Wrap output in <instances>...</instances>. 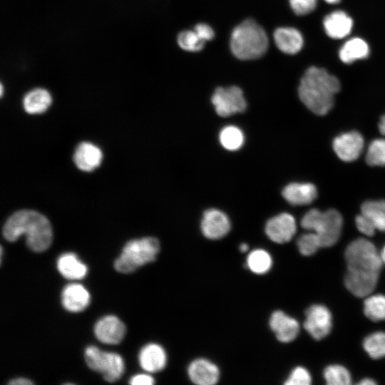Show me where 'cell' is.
<instances>
[{
	"label": "cell",
	"mask_w": 385,
	"mask_h": 385,
	"mask_svg": "<svg viewBox=\"0 0 385 385\" xmlns=\"http://www.w3.org/2000/svg\"><path fill=\"white\" fill-rule=\"evenodd\" d=\"M312 383V377L309 371L304 367H295L287 380L285 385H309Z\"/></svg>",
	"instance_id": "34"
},
{
	"label": "cell",
	"mask_w": 385,
	"mask_h": 385,
	"mask_svg": "<svg viewBox=\"0 0 385 385\" xmlns=\"http://www.w3.org/2000/svg\"><path fill=\"white\" fill-rule=\"evenodd\" d=\"M190 381L197 385H213L220 379V370L212 361L199 358L190 362L188 368Z\"/></svg>",
	"instance_id": "15"
},
{
	"label": "cell",
	"mask_w": 385,
	"mask_h": 385,
	"mask_svg": "<svg viewBox=\"0 0 385 385\" xmlns=\"http://www.w3.org/2000/svg\"><path fill=\"white\" fill-rule=\"evenodd\" d=\"M101 150L91 143L83 142L76 148L73 160L77 168L85 172H91L101 163Z\"/></svg>",
	"instance_id": "16"
},
{
	"label": "cell",
	"mask_w": 385,
	"mask_h": 385,
	"mask_svg": "<svg viewBox=\"0 0 385 385\" xmlns=\"http://www.w3.org/2000/svg\"><path fill=\"white\" fill-rule=\"evenodd\" d=\"M200 228L205 237L210 240H218L224 237L229 232L230 222L228 217L222 211L209 209L203 214Z\"/></svg>",
	"instance_id": "12"
},
{
	"label": "cell",
	"mask_w": 385,
	"mask_h": 385,
	"mask_svg": "<svg viewBox=\"0 0 385 385\" xmlns=\"http://www.w3.org/2000/svg\"><path fill=\"white\" fill-rule=\"evenodd\" d=\"M269 325L275 334L277 340L283 343L293 341L299 331V322L282 310L272 312L269 320Z\"/></svg>",
	"instance_id": "14"
},
{
	"label": "cell",
	"mask_w": 385,
	"mask_h": 385,
	"mask_svg": "<svg viewBox=\"0 0 385 385\" xmlns=\"http://www.w3.org/2000/svg\"><path fill=\"white\" fill-rule=\"evenodd\" d=\"M246 265L253 273L263 274L271 269L272 259L267 251L263 249H256L248 255Z\"/></svg>",
	"instance_id": "26"
},
{
	"label": "cell",
	"mask_w": 385,
	"mask_h": 385,
	"mask_svg": "<svg viewBox=\"0 0 385 385\" xmlns=\"http://www.w3.org/2000/svg\"><path fill=\"white\" fill-rule=\"evenodd\" d=\"M33 384L34 383L31 380L26 378H22V377L11 379L8 383V384H10V385H31Z\"/></svg>",
	"instance_id": "39"
},
{
	"label": "cell",
	"mask_w": 385,
	"mask_h": 385,
	"mask_svg": "<svg viewBox=\"0 0 385 385\" xmlns=\"http://www.w3.org/2000/svg\"><path fill=\"white\" fill-rule=\"evenodd\" d=\"M283 197L294 205H304L312 202L317 196L314 185L309 183H292L282 190Z\"/></svg>",
	"instance_id": "18"
},
{
	"label": "cell",
	"mask_w": 385,
	"mask_h": 385,
	"mask_svg": "<svg viewBox=\"0 0 385 385\" xmlns=\"http://www.w3.org/2000/svg\"><path fill=\"white\" fill-rule=\"evenodd\" d=\"M344 257L346 287L358 297H367L374 290L384 265L380 254L371 241L359 238L347 246Z\"/></svg>",
	"instance_id": "1"
},
{
	"label": "cell",
	"mask_w": 385,
	"mask_h": 385,
	"mask_svg": "<svg viewBox=\"0 0 385 385\" xmlns=\"http://www.w3.org/2000/svg\"><path fill=\"white\" fill-rule=\"evenodd\" d=\"M221 145L227 150H237L244 143V135L242 130L234 125H227L222 129L219 135Z\"/></svg>",
	"instance_id": "28"
},
{
	"label": "cell",
	"mask_w": 385,
	"mask_h": 385,
	"mask_svg": "<svg viewBox=\"0 0 385 385\" xmlns=\"http://www.w3.org/2000/svg\"><path fill=\"white\" fill-rule=\"evenodd\" d=\"M379 129L380 133L385 135V115L381 117V119L379 123Z\"/></svg>",
	"instance_id": "40"
},
{
	"label": "cell",
	"mask_w": 385,
	"mask_h": 385,
	"mask_svg": "<svg viewBox=\"0 0 385 385\" xmlns=\"http://www.w3.org/2000/svg\"><path fill=\"white\" fill-rule=\"evenodd\" d=\"M324 1L327 2L328 4H337L340 1V0H324Z\"/></svg>",
	"instance_id": "44"
},
{
	"label": "cell",
	"mask_w": 385,
	"mask_h": 385,
	"mask_svg": "<svg viewBox=\"0 0 385 385\" xmlns=\"http://www.w3.org/2000/svg\"><path fill=\"white\" fill-rule=\"evenodd\" d=\"M211 100L216 113L222 117L242 113L247 107L242 91L237 86L216 88Z\"/></svg>",
	"instance_id": "8"
},
{
	"label": "cell",
	"mask_w": 385,
	"mask_h": 385,
	"mask_svg": "<svg viewBox=\"0 0 385 385\" xmlns=\"http://www.w3.org/2000/svg\"><path fill=\"white\" fill-rule=\"evenodd\" d=\"M125 326L115 316L108 315L99 319L94 326L96 338L104 344H117L123 339Z\"/></svg>",
	"instance_id": "13"
},
{
	"label": "cell",
	"mask_w": 385,
	"mask_h": 385,
	"mask_svg": "<svg viewBox=\"0 0 385 385\" xmlns=\"http://www.w3.org/2000/svg\"><path fill=\"white\" fill-rule=\"evenodd\" d=\"M63 307L72 312H81L89 304L90 295L80 284H70L64 287L61 294Z\"/></svg>",
	"instance_id": "19"
},
{
	"label": "cell",
	"mask_w": 385,
	"mask_h": 385,
	"mask_svg": "<svg viewBox=\"0 0 385 385\" xmlns=\"http://www.w3.org/2000/svg\"><path fill=\"white\" fill-rule=\"evenodd\" d=\"M300 224L304 229L317 235L322 247H331L340 237L343 219L341 214L334 209L322 212L314 208L303 216Z\"/></svg>",
	"instance_id": "6"
},
{
	"label": "cell",
	"mask_w": 385,
	"mask_h": 385,
	"mask_svg": "<svg viewBox=\"0 0 385 385\" xmlns=\"http://www.w3.org/2000/svg\"><path fill=\"white\" fill-rule=\"evenodd\" d=\"M268 48V38L262 26L252 19H247L237 26L232 32L230 48L241 60L261 57Z\"/></svg>",
	"instance_id": "4"
},
{
	"label": "cell",
	"mask_w": 385,
	"mask_h": 385,
	"mask_svg": "<svg viewBox=\"0 0 385 385\" xmlns=\"http://www.w3.org/2000/svg\"><path fill=\"white\" fill-rule=\"evenodd\" d=\"M361 213L365 215L379 231H385V200H369L361 207Z\"/></svg>",
	"instance_id": "25"
},
{
	"label": "cell",
	"mask_w": 385,
	"mask_h": 385,
	"mask_svg": "<svg viewBox=\"0 0 385 385\" xmlns=\"http://www.w3.org/2000/svg\"><path fill=\"white\" fill-rule=\"evenodd\" d=\"M364 350L370 357L378 359L385 356V332H376L368 335L363 342Z\"/></svg>",
	"instance_id": "29"
},
{
	"label": "cell",
	"mask_w": 385,
	"mask_h": 385,
	"mask_svg": "<svg viewBox=\"0 0 385 385\" xmlns=\"http://www.w3.org/2000/svg\"><path fill=\"white\" fill-rule=\"evenodd\" d=\"M2 233L9 241H16L22 234L26 237L27 247L34 252L47 250L52 241V229L48 220L42 214L30 210L14 212L5 222Z\"/></svg>",
	"instance_id": "2"
},
{
	"label": "cell",
	"mask_w": 385,
	"mask_h": 385,
	"mask_svg": "<svg viewBox=\"0 0 385 385\" xmlns=\"http://www.w3.org/2000/svg\"><path fill=\"white\" fill-rule=\"evenodd\" d=\"M366 161L371 166L385 165V139H375L369 144Z\"/></svg>",
	"instance_id": "31"
},
{
	"label": "cell",
	"mask_w": 385,
	"mask_h": 385,
	"mask_svg": "<svg viewBox=\"0 0 385 385\" xmlns=\"http://www.w3.org/2000/svg\"><path fill=\"white\" fill-rule=\"evenodd\" d=\"M265 233L274 242H288L294 237L297 225L294 217L289 213H281L270 218L265 225Z\"/></svg>",
	"instance_id": "10"
},
{
	"label": "cell",
	"mask_w": 385,
	"mask_h": 385,
	"mask_svg": "<svg viewBox=\"0 0 385 385\" xmlns=\"http://www.w3.org/2000/svg\"><path fill=\"white\" fill-rule=\"evenodd\" d=\"M59 272L69 279H80L87 273L86 266L78 260L74 253H65L57 261Z\"/></svg>",
	"instance_id": "23"
},
{
	"label": "cell",
	"mask_w": 385,
	"mask_h": 385,
	"mask_svg": "<svg viewBox=\"0 0 385 385\" xmlns=\"http://www.w3.org/2000/svg\"><path fill=\"white\" fill-rule=\"evenodd\" d=\"M159 251L160 243L155 237H145L130 240L115 260L114 267L120 273L133 272L145 264L154 262Z\"/></svg>",
	"instance_id": "5"
},
{
	"label": "cell",
	"mask_w": 385,
	"mask_h": 385,
	"mask_svg": "<svg viewBox=\"0 0 385 385\" xmlns=\"http://www.w3.org/2000/svg\"><path fill=\"white\" fill-rule=\"evenodd\" d=\"M339 89L340 83L336 76L322 68L311 66L301 78L298 93L308 109L323 115L332 108L334 95Z\"/></svg>",
	"instance_id": "3"
},
{
	"label": "cell",
	"mask_w": 385,
	"mask_h": 385,
	"mask_svg": "<svg viewBox=\"0 0 385 385\" xmlns=\"http://www.w3.org/2000/svg\"><path fill=\"white\" fill-rule=\"evenodd\" d=\"M369 54L368 44L360 38L349 39L342 46L339 52L341 61L345 63H351L356 60L366 58Z\"/></svg>",
	"instance_id": "24"
},
{
	"label": "cell",
	"mask_w": 385,
	"mask_h": 385,
	"mask_svg": "<svg viewBox=\"0 0 385 385\" xmlns=\"http://www.w3.org/2000/svg\"><path fill=\"white\" fill-rule=\"evenodd\" d=\"M323 25L327 34L339 39L348 36L352 29V19L342 11H335L325 16Z\"/></svg>",
	"instance_id": "20"
},
{
	"label": "cell",
	"mask_w": 385,
	"mask_h": 385,
	"mask_svg": "<svg viewBox=\"0 0 385 385\" xmlns=\"http://www.w3.org/2000/svg\"><path fill=\"white\" fill-rule=\"evenodd\" d=\"M274 39L277 48L283 53L295 54L303 46L302 34L296 29L281 27L275 30Z\"/></svg>",
	"instance_id": "21"
},
{
	"label": "cell",
	"mask_w": 385,
	"mask_h": 385,
	"mask_svg": "<svg viewBox=\"0 0 385 385\" xmlns=\"http://www.w3.org/2000/svg\"><path fill=\"white\" fill-rule=\"evenodd\" d=\"M140 366L148 372L155 373L163 369L166 365L167 356L164 349L157 344L144 346L139 353Z\"/></svg>",
	"instance_id": "17"
},
{
	"label": "cell",
	"mask_w": 385,
	"mask_h": 385,
	"mask_svg": "<svg viewBox=\"0 0 385 385\" xmlns=\"http://www.w3.org/2000/svg\"><path fill=\"white\" fill-rule=\"evenodd\" d=\"M304 327L316 340H320L327 336L332 326V317L330 311L322 304H313L305 312Z\"/></svg>",
	"instance_id": "9"
},
{
	"label": "cell",
	"mask_w": 385,
	"mask_h": 385,
	"mask_svg": "<svg viewBox=\"0 0 385 385\" xmlns=\"http://www.w3.org/2000/svg\"><path fill=\"white\" fill-rule=\"evenodd\" d=\"M292 9L297 15H306L316 7L317 0H289Z\"/></svg>",
	"instance_id": "35"
},
{
	"label": "cell",
	"mask_w": 385,
	"mask_h": 385,
	"mask_svg": "<svg viewBox=\"0 0 385 385\" xmlns=\"http://www.w3.org/2000/svg\"><path fill=\"white\" fill-rule=\"evenodd\" d=\"M248 250V245L246 243H242L240 246V250L242 252H245Z\"/></svg>",
	"instance_id": "42"
},
{
	"label": "cell",
	"mask_w": 385,
	"mask_h": 385,
	"mask_svg": "<svg viewBox=\"0 0 385 385\" xmlns=\"http://www.w3.org/2000/svg\"><path fill=\"white\" fill-rule=\"evenodd\" d=\"M355 223L358 230L366 236L374 235L376 230L374 224L362 213L356 217Z\"/></svg>",
	"instance_id": "36"
},
{
	"label": "cell",
	"mask_w": 385,
	"mask_h": 385,
	"mask_svg": "<svg viewBox=\"0 0 385 385\" xmlns=\"http://www.w3.org/2000/svg\"><path fill=\"white\" fill-rule=\"evenodd\" d=\"M85 359L91 369L101 373L108 382L116 381L124 372L123 360L119 354L101 351L94 346L86 349Z\"/></svg>",
	"instance_id": "7"
},
{
	"label": "cell",
	"mask_w": 385,
	"mask_h": 385,
	"mask_svg": "<svg viewBox=\"0 0 385 385\" xmlns=\"http://www.w3.org/2000/svg\"><path fill=\"white\" fill-rule=\"evenodd\" d=\"M364 314L370 320H385V296L381 294L367 296L364 301Z\"/></svg>",
	"instance_id": "27"
},
{
	"label": "cell",
	"mask_w": 385,
	"mask_h": 385,
	"mask_svg": "<svg viewBox=\"0 0 385 385\" xmlns=\"http://www.w3.org/2000/svg\"><path fill=\"white\" fill-rule=\"evenodd\" d=\"M299 252L304 256L314 254L319 247H322L320 240L314 232L301 235L297 242Z\"/></svg>",
	"instance_id": "33"
},
{
	"label": "cell",
	"mask_w": 385,
	"mask_h": 385,
	"mask_svg": "<svg viewBox=\"0 0 385 385\" xmlns=\"http://www.w3.org/2000/svg\"><path fill=\"white\" fill-rule=\"evenodd\" d=\"M194 31L204 41L212 40L215 36L213 29L206 24L200 23L197 24L194 28Z\"/></svg>",
	"instance_id": "37"
},
{
	"label": "cell",
	"mask_w": 385,
	"mask_h": 385,
	"mask_svg": "<svg viewBox=\"0 0 385 385\" xmlns=\"http://www.w3.org/2000/svg\"><path fill=\"white\" fill-rule=\"evenodd\" d=\"M324 377L329 385H348L351 381L349 371L339 364L327 366L324 371Z\"/></svg>",
	"instance_id": "30"
},
{
	"label": "cell",
	"mask_w": 385,
	"mask_h": 385,
	"mask_svg": "<svg viewBox=\"0 0 385 385\" xmlns=\"http://www.w3.org/2000/svg\"><path fill=\"white\" fill-rule=\"evenodd\" d=\"M129 383L132 385H152L155 380L151 376L142 374L133 376Z\"/></svg>",
	"instance_id": "38"
},
{
	"label": "cell",
	"mask_w": 385,
	"mask_h": 385,
	"mask_svg": "<svg viewBox=\"0 0 385 385\" xmlns=\"http://www.w3.org/2000/svg\"><path fill=\"white\" fill-rule=\"evenodd\" d=\"M360 385H374L376 384V382L371 379H363L361 381L358 383Z\"/></svg>",
	"instance_id": "41"
},
{
	"label": "cell",
	"mask_w": 385,
	"mask_h": 385,
	"mask_svg": "<svg viewBox=\"0 0 385 385\" xmlns=\"http://www.w3.org/2000/svg\"><path fill=\"white\" fill-rule=\"evenodd\" d=\"M51 103V93L42 88L31 90L26 93L23 98L24 108L29 114H39L45 112Z\"/></svg>",
	"instance_id": "22"
},
{
	"label": "cell",
	"mask_w": 385,
	"mask_h": 385,
	"mask_svg": "<svg viewBox=\"0 0 385 385\" xmlns=\"http://www.w3.org/2000/svg\"><path fill=\"white\" fill-rule=\"evenodd\" d=\"M178 43L185 51H199L203 48L205 41L195 31H183L178 34Z\"/></svg>",
	"instance_id": "32"
},
{
	"label": "cell",
	"mask_w": 385,
	"mask_h": 385,
	"mask_svg": "<svg viewBox=\"0 0 385 385\" xmlns=\"http://www.w3.org/2000/svg\"><path fill=\"white\" fill-rule=\"evenodd\" d=\"M364 144L362 135L356 131H351L336 137L332 146L334 151L342 160L351 162L359 157Z\"/></svg>",
	"instance_id": "11"
},
{
	"label": "cell",
	"mask_w": 385,
	"mask_h": 385,
	"mask_svg": "<svg viewBox=\"0 0 385 385\" xmlns=\"http://www.w3.org/2000/svg\"><path fill=\"white\" fill-rule=\"evenodd\" d=\"M380 255H381V258L383 262V264L385 265V246L384 247Z\"/></svg>",
	"instance_id": "43"
}]
</instances>
